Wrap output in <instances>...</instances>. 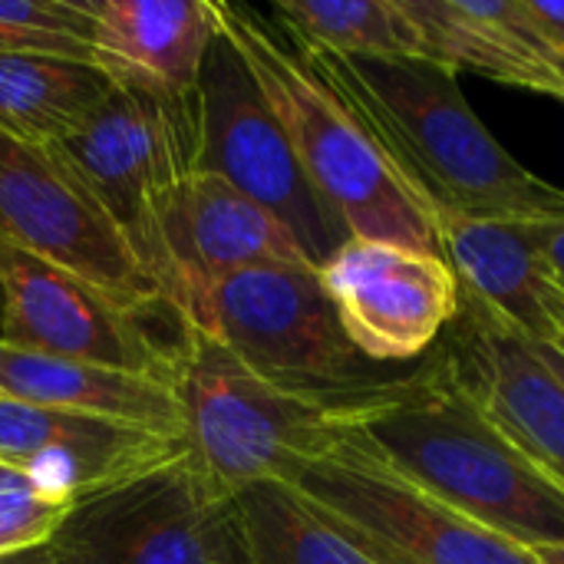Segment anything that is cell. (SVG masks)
<instances>
[{
	"instance_id": "5b68a950",
	"label": "cell",
	"mask_w": 564,
	"mask_h": 564,
	"mask_svg": "<svg viewBox=\"0 0 564 564\" xmlns=\"http://www.w3.org/2000/svg\"><path fill=\"white\" fill-rule=\"evenodd\" d=\"M56 564H251L238 492L188 443L69 506Z\"/></svg>"
},
{
	"instance_id": "3957f363",
	"label": "cell",
	"mask_w": 564,
	"mask_h": 564,
	"mask_svg": "<svg viewBox=\"0 0 564 564\" xmlns=\"http://www.w3.org/2000/svg\"><path fill=\"white\" fill-rule=\"evenodd\" d=\"M215 13L284 126L304 175L347 225L350 238L443 258L430 215L410 198L377 142L314 69L294 33L251 3L215 0Z\"/></svg>"
},
{
	"instance_id": "4fadbf2b",
	"label": "cell",
	"mask_w": 564,
	"mask_h": 564,
	"mask_svg": "<svg viewBox=\"0 0 564 564\" xmlns=\"http://www.w3.org/2000/svg\"><path fill=\"white\" fill-rule=\"evenodd\" d=\"M182 443L185 436L0 397V463L20 469L40 496L59 506L165 459Z\"/></svg>"
},
{
	"instance_id": "44dd1931",
	"label": "cell",
	"mask_w": 564,
	"mask_h": 564,
	"mask_svg": "<svg viewBox=\"0 0 564 564\" xmlns=\"http://www.w3.org/2000/svg\"><path fill=\"white\" fill-rule=\"evenodd\" d=\"M271 17L284 23L301 43L337 56H423L420 30L400 0H278Z\"/></svg>"
},
{
	"instance_id": "8992f818",
	"label": "cell",
	"mask_w": 564,
	"mask_h": 564,
	"mask_svg": "<svg viewBox=\"0 0 564 564\" xmlns=\"http://www.w3.org/2000/svg\"><path fill=\"white\" fill-rule=\"evenodd\" d=\"M185 321L268 383L297 393H373L410 373L370 364L350 344L314 264H261L225 274Z\"/></svg>"
},
{
	"instance_id": "7c38bea8",
	"label": "cell",
	"mask_w": 564,
	"mask_h": 564,
	"mask_svg": "<svg viewBox=\"0 0 564 564\" xmlns=\"http://www.w3.org/2000/svg\"><path fill=\"white\" fill-rule=\"evenodd\" d=\"M321 271L344 334L370 364H413L459 314V281L436 258L350 238Z\"/></svg>"
},
{
	"instance_id": "603a6c76",
	"label": "cell",
	"mask_w": 564,
	"mask_h": 564,
	"mask_svg": "<svg viewBox=\"0 0 564 564\" xmlns=\"http://www.w3.org/2000/svg\"><path fill=\"white\" fill-rule=\"evenodd\" d=\"M0 56L96 63L86 0H0Z\"/></svg>"
},
{
	"instance_id": "ffe728a7",
	"label": "cell",
	"mask_w": 564,
	"mask_h": 564,
	"mask_svg": "<svg viewBox=\"0 0 564 564\" xmlns=\"http://www.w3.org/2000/svg\"><path fill=\"white\" fill-rule=\"evenodd\" d=\"M112 86L96 63L0 56V132L30 145H66L106 102Z\"/></svg>"
},
{
	"instance_id": "484cf974",
	"label": "cell",
	"mask_w": 564,
	"mask_h": 564,
	"mask_svg": "<svg viewBox=\"0 0 564 564\" xmlns=\"http://www.w3.org/2000/svg\"><path fill=\"white\" fill-rule=\"evenodd\" d=\"M542 251L555 274V281L564 288V221H545L542 225Z\"/></svg>"
},
{
	"instance_id": "f1b7e54d",
	"label": "cell",
	"mask_w": 564,
	"mask_h": 564,
	"mask_svg": "<svg viewBox=\"0 0 564 564\" xmlns=\"http://www.w3.org/2000/svg\"><path fill=\"white\" fill-rule=\"evenodd\" d=\"M552 317H555V330H558V340H555V347L564 350V288L558 291V301H555V311H552Z\"/></svg>"
},
{
	"instance_id": "ac0fdd59",
	"label": "cell",
	"mask_w": 564,
	"mask_h": 564,
	"mask_svg": "<svg viewBox=\"0 0 564 564\" xmlns=\"http://www.w3.org/2000/svg\"><path fill=\"white\" fill-rule=\"evenodd\" d=\"M400 7L420 30L426 59L564 102V63L542 43L522 0H400Z\"/></svg>"
},
{
	"instance_id": "4316f807",
	"label": "cell",
	"mask_w": 564,
	"mask_h": 564,
	"mask_svg": "<svg viewBox=\"0 0 564 564\" xmlns=\"http://www.w3.org/2000/svg\"><path fill=\"white\" fill-rule=\"evenodd\" d=\"M0 564H56L50 555V545H40V549H26V552H17V555H7L0 558Z\"/></svg>"
},
{
	"instance_id": "d4e9b609",
	"label": "cell",
	"mask_w": 564,
	"mask_h": 564,
	"mask_svg": "<svg viewBox=\"0 0 564 564\" xmlns=\"http://www.w3.org/2000/svg\"><path fill=\"white\" fill-rule=\"evenodd\" d=\"M542 43L564 63V0H522Z\"/></svg>"
},
{
	"instance_id": "5bb4252c",
	"label": "cell",
	"mask_w": 564,
	"mask_h": 564,
	"mask_svg": "<svg viewBox=\"0 0 564 564\" xmlns=\"http://www.w3.org/2000/svg\"><path fill=\"white\" fill-rule=\"evenodd\" d=\"M446 340L466 383L499 426L564 486V387L539 347L459 291V314Z\"/></svg>"
},
{
	"instance_id": "7a4b0ae2",
	"label": "cell",
	"mask_w": 564,
	"mask_h": 564,
	"mask_svg": "<svg viewBox=\"0 0 564 564\" xmlns=\"http://www.w3.org/2000/svg\"><path fill=\"white\" fill-rule=\"evenodd\" d=\"M354 426L397 473L476 525L529 552L564 549V486L499 426L446 347Z\"/></svg>"
},
{
	"instance_id": "d6986e66",
	"label": "cell",
	"mask_w": 564,
	"mask_h": 564,
	"mask_svg": "<svg viewBox=\"0 0 564 564\" xmlns=\"http://www.w3.org/2000/svg\"><path fill=\"white\" fill-rule=\"evenodd\" d=\"M0 397L83 413L162 436H185L182 403L172 383L96 367L66 357L20 350L0 340Z\"/></svg>"
},
{
	"instance_id": "6da1fadb",
	"label": "cell",
	"mask_w": 564,
	"mask_h": 564,
	"mask_svg": "<svg viewBox=\"0 0 564 564\" xmlns=\"http://www.w3.org/2000/svg\"><path fill=\"white\" fill-rule=\"evenodd\" d=\"M301 46L430 221L440 215L564 221V188L499 145L463 96L456 69L426 56L364 59Z\"/></svg>"
},
{
	"instance_id": "9c48e42d",
	"label": "cell",
	"mask_w": 564,
	"mask_h": 564,
	"mask_svg": "<svg viewBox=\"0 0 564 564\" xmlns=\"http://www.w3.org/2000/svg\"><path fill=\"white\" fill-rule=\"evenodd\" d=\"M198 172L225 178L271 212L314 268H324L350 241L347 225L304 175L284 126L221 20L198 73Z\"/></svg>"
},
{
	"instance_id": "277c9868",
	"label": "cell",
	"mask_w": 564,
	"mask_h": 564,
	"mask_svg": "<svg viewBox=\"0 0 564 564\" xmlns=\"http://www.w3.org/2000/svg\"><path fill=\"white\" fill-rule=\"evenodd\" d=\"M403 380L373 393L284 390L192 324L175 367L185 443L235 492L258 482H284L297 463L354 426L370 403L393 393Z\"/></svg>"
},
{
	"instance_id": "8fae6325",
	"label": "cell",
	"mask_w": 564,
	"mask_h": 564,
	"mask_svg": "<svg viewBox=\"0 0 564 564\" xmlns=\"http://www.w3.org/2000/svg\"><path fill=\"white\" fill-rule=\"evenodd\" d=\"M0 340L20 350L112 367L175 387L188 321L175 307L129 311L89 281L0 241Z\"/></svg>"
},
{
	"instance_id": "7402d4cb",
	"label": "cell",
	"mask_w": 564,
	"mask_h": 564,
	"mask_svg": "<svg viewBox=\"0 0 564 564\" xmlns=\"http://www.w3.org/2000/svg\"><path fill=\"white\" fill-rule=\"evenodd\" d=\"M238 502L251 564H373L288 482L248 486Z\"/></svg>"
},
{
	"instance_id": "52a82bcc",
	"label": "cell",
	"mask_w": 564,
	"mask_h": 564,
	"mask_svg": "<svg viewBox=\"0 0 564 564\" xmlns=\"http://www.w3.org/2000/svg\"><path fill=\"white\" fill-rule=\"evenodd\" d=\"M373 564H539L397 473L347 426L284 479Z\"/></svg>"
},
{
	"instance_id": "4dcf8cb0",
	"label": "cell",
	"mask_w": 564,
	"mask_h": 564,
	"mask_svg": "<svg viewBox=\"0 0 564 564\" xmlns=\"http://www.w3.org/2000/svg\"><path fill=\"white\" fill-rule=\"evenodd\" d=\"M0 317H3V291H0Z\"/></svg>"
},
{
	"instance_id": "ba28073f",
	"label": "cell",
	"mask_w": 564,
	"mask_h": 564,
	"mask_svg": "<svg viewBox=\"0 0 564 564\" xmlns=\"http://www.w3.org/2000/svg\"><path fill=\"white\" fill-rule=\"evenodd\" d=\"M59 149L172 304L165 221L178 188L198 172V93L159 96L112 86L93 119Z\"/></svg>"
},
{
	"instance_id": "9a60e30c",
	"label": "cell",
	"mask_w": 564,
	"mask_h": 564,
	"mask_svg": "<svg viewBox=\"0 0 564 564\" xmlns=\"http://www.w3.org/2000/svg\"><path fill=\"white\" fill-rule=\"evenodd\" d=\"M165 251L172 307L182 317L225 274L261 264H311L271 212L212 172H195L178 188L165 221Z\"/></svg>"
},
{
	"instance_id": "30bf717a",
	"label": "cell",
	"mask_w": 564,
	"mask_h": 564,
	"mask_svg": "<svg viewBox=\"0 0 564 564\" xmlns=\"http://www.w3.org/2000/svg\"><path fill=\"white\" fill-rule=\"evenodd\" d=\"M0 241L89 281L129 311L169 304L59 145L0 132Z\"/></svg>"
},
{
	"instance_id": "83f0119b",
	"label": "cell",
	"mask_w": 564,
	"mask_h": 564,
	"mask_svg": "<svg viewBox=\"0 0 564 564\" xmlns=\"http://www.w3.org/2000/svg\"><path fill=\"white\" fill-rule=\"evenodd\" d=\"M539 347V354H542V360L549 364V370L558 377V383L564 387V350L558 347H552V344H535Z\"/></svg>"
},
{
	"instance_id": "e0dca14e",
	"label": "cell",
	"mask_w": 564,
	"mask_h": 564,
	"mask_svg": "<svg viewBox=\"0 0 564 564\" xmlns=\"http://www.w3.org/2000/svg\"><path fill=\"white\" fill-rule=\"evenodd\" d=\"M96 66L116 83L159 96L198 93L218 30L215 0H86Z\"/></svg>"
},
{
	"instance_id": "cb8c5ba5",
	"label": "cell",
	"mask_w": 564,
	"mask_h": 564,
	"mask_svg": "<svg viewBox=\"0 0 564 564\" xmlns=\"http://www.w3.org/2000/svg\"><path fill=\"white\" fill-rule=\"evenodd\" d=\"M69 506L50 502L13 466L0 463V558L50 545Z\"/></svg>"
},
{
	"instance_id": "2e32d148",
	"label": "cell",
	"mask_w": 564,
	"mask_h": 564,
	"mask_svg": "<svg viewBox=\"0 0 564 564\" xmlns=\"http://www.w3.org/2000/svg\"><path fill=\"white\" fill-rule=\"evenodd\" d=\"M539 218L512 215H440L433 218L446 264L453 268L459 291L476 297L509 327L532 344L558 340L555 301L562 284L555 281L542 251Z\"/></svg>"
},
{
	"instance_id": "f546056e",
	"label": "cell",
	"mask_w": 564,
	"mask_h": 564,
	"mask_svg": "<svg viewBox=\"0 0 564 564\" xmlns=\"http://www.w3.org/2000/svg\"><path fill=\"white\" fill-rule=\"evenodd\" d=\"M535 558L539 564H564V549H539Z\"/></svg>"
}]
</instances>
